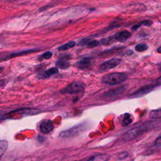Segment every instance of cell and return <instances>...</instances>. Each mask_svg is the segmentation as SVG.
Masks as SVG:
<instances>
[{"label":"cell","instance_id":"cell-19","mask_svg":"<svg viewBox=\"0 0 161 161\" xmlns=\"http://www.w3.org/2000/svg\"><path fill=\"white\" fill-rule=\"evenodd\" d=\"M135 49L137 52H144L148 49V46L145 43H139L135 46Z\"/></svg>","mask_w":161,"mask_h":161},{"label":"cell","instance_id":"cell-11","mask_svg":"<svg viewBox=\"0 0 161 161\" xmlns=\"http://www.w3.org/2000/svg\"><path fill=\"white\" fill-rule=\"evenodd\" d=\"M58 70L57 67H52L38 74V77L40 79H47L54 74H56L57 73H58Z\"/></svg>","mask_w":161,"mask_h":161},{"label":"cell","instance_id":"cell-12","mask_svg":"<svg viewBox=\"0 0 161 161\" xmlns=\"http://www.w3.org/2000/svg\"><path fill=\"white\" fill-rule=\"evenodd\" d=\"M91 64V60L90 58H84L81 61H78L76 65L77 67L83 69L87 68L89 66H90Z\"/></svg>","mask_w":161,"mask_h":161},{"label":"cell","instance_id":"cell-6","mask_svg":"<svg viewBox=\"0 0 161 161\" xmlns=\"http://www.w3.org/2000/svg\"><path fill=\"white\" fill-rule=\"evenodd\" d=\"M131 37V34L127 30H123L116 34L113 38V40L120 42H125Z\"/></svg>","mask_w":161,"mask_h":161},{"label":"cell","instance_id":"cell-2","mask_svg":"<svg viewBox=\"0 0 161 161\" xmlns=\"http://www.w3.org/2000/svg\"><path fill=\"white\" fill-rule=\"evenodd\" d=\"M149 127L150 125L148 126L146 124L134 127L123 135L122 139L125 142H129L131 140H133L142 135L146 131H147V130L149 129Z\"/></svg>","mask_w":161,"mask_h":161},{"label":"cell","instance_id":"cell-8","mask_svg":"<svg viewBox=\"0 0 161 161\" xmlns=\"http://www.w3.org/2000/svg\"><path fill=\"white\" fill-rule=\"evenodd\" d=\"M54 129V125L51 120H45L42 122L40 125V130L43 134H49Z\"/></svg>","mask_w":161,"mask_h":161},{"label":"cell","instance_id":"cell-7","mask_svg":"<svg viewBox=\"0 0 161 161\" xmlns=\"http://www.w3.org/2000/svg\"><path fill=\"white\" fill-rule=\"evenodd\" d=\"M155 87H156L154 84H151V85H147L142 87V88H140L139 90H138L137 92L134 93L132 95H131V97H134V98H137L140 96H142L145 94H147L149 92L152 91V90H154Z\"/></svg>","mask_w":161,"mask_h":161},{"label":"cell","instance_id":"cell-24","mask_svg":"<svg viewBox=\"0 0 161 161\" xmlns=\"http://www.w3.org/2000/svg\"><path fill=\"white\" fill-rule=\"evenodd\" d=\"M154 85L155 86H161V76L159 77L155 81Z\"/></svg>","mask_w":161,"mask_h":161},{"label":"cell","instance_id":"cell-4","mask_svg":"<svg viewBox=\"0 0 161 161\" xmlns=\"http://www.w3.org/2000/svg\"><path fill=\"white\" fill-rule=\"evenodd\" d=\"M85 129V126L84 124H80L72 127L69 130L62 131L60 134V137L62 138H69L77 135L81 134L82 131Z\"/></svg>","mask_w":161,"mask_h":161},{"label":"cell","instance_id":"cell-1","mask_svg":"<svg viewBox=\"0 0 161 161\" xmlns=\"http://www.w3.org/2000/svg\"><path fill=\"white\" fill-rule=\"evenodd\" d=\"M128 76L123 72H112L102 78V83L108 85H117L124 83Z\"/></svg>","mask_w":161,"mask_h":161},{"label":"cell","instance_id":"cell-17","mask_svg":"<svg viewBox=\"0 0 161 161\" xmlns=\"http://www.w3.org/2000/svg\"><path fill=\"white\" fill-rule=\"evenodd\" d=\"M56 66L59 67L60 69H66L69 67V64L67 61H65L64 59H61V60H58L56 62Z\"/></svg>","mask_w":161,"mask_h":161},{"label":"cell","instance_id":"cell-15","mask_svg":"<svg viewBox=\"0 0 161 161\" xmlns=\"http://www.w3.org/2000/svg\"><path fill=\"white\" fill-rule=\"evenodd\" d=\"M149 118L151 119H161V108L151 111L149 113Z\"/></svg>","mask_w":161,"mask_h":161},{"label":"cell","instance_id":"cell-25","mask_svg":"<svg viewBox=\"0 0 161 161\" xmlns=\"http://www.w3.org/2000/svg\"><path fill=\"white\" fill-rule=\"evenodd\" d=\"M157 52L159 54H161V46L157 49Z\"/></svg>","mask_w":161,"mask_h":161},{"label":"cell","instance_id":"cell-16","mask_svg":"<svg viewBox=\"0 0 161 161\" xmlns=\"http://www.w3.org/2000/svg\"><path fill=\"white\" fill-rule=\"evenodd\" d=\"M131 122H132V119H131V115L128 113L125 114L122 120V125L123 127H125L129 125Z\"/></svg>","mask_w":161,"mask_h":161},{"label":"cell","instance_id":"cell-20","mask_svg":"<svg viewBox=\"0 0 161 161\" xmlns=\"http://www.w3.org/2000/svg\"><path fill=\"white\" fill-rule=\"evenodd\" d=\"M52 52H46L40 55V57H39V60L42 61L43 59H49V58L52 57Z\"/></svg>","mask_w":161,"mask_h":161},{"label":"cell","instance_id":"cell-23","mask_svg":"<svg viewBox=\"0 0 161 161\" xmlns=\"http://www.w3.org/2000/svg\"><path fill=\"white\" fill-rule=\"evenodd\" d=\"M155 145L158 147H161V136L158 137L155 141Z\"/></svg>","mask_w":161,"mask_h":161},{"label":"cell","instance_id":"cell-13","mask_svg":"<svg viewBox=\"0 0 161 161\" xmlns=\"http://www.w3.org/2000/svg\"><path fill=\"white\" fill-rule=\"evenodd\" d=\"M8 146V142L6 140H0V159L6 152Z\"/></svg>","mask_w":161,"mask_h":161},{"label":"cell","instance_id":"cell-5","mask_svg":"<svg viewBox=\"0 0 161 161\" xmlns=\"http://www.w3.org/2000/svg\"><path fill=\"white\" fill-rule=\"evenodd\" d=\"M122 62V58L115 57L105 61L99 67V70L101 72H105L110 69H112L116 66H118Z\"/></svg>","mask_w":161,"mask_h":161},{"label":"cell","instance_id":"cell-3","mask_svg":"<svg viewBox=\"0 0 161 161\" xmlns=\"http://www.w3.org/2000/svg\"><path fill=\"white\" fill-rule=\"evenodd\" d=\"M84 90V86L82 82L76 81L66 86L64 88L61 90V93L63 94H76L81 93Z\"/></svg>","mask_w":161,"mask_h":161},{"label":"cell","instance_id":"cell-14","mask_svg":"<svg viewBox=\"0 0 161 161\" xmlns=\"http://www.w3.org/2000/svg\"><path fill=\"white\" fill-rule=\"evenodd\" d=\"M76 45V42L74 41H70L65 44L62 45L59 47H58V50L60 51H63V50H66L72 48L73 47H74Z\"/></svg>","mask_w":161,"mask_h":161},{"label":"cell","instance_id":"cell-22","mask_svg":"<svg viewBox=\"0 0 161 161\" xmlns=\"http://www.w3.org/2000/svg\"><path fill=\"white\" fill-rule=\"evenodd\" d=\"M127 157H128V152H123L119 155V160H123V159H126Z\"/></svg>","mask_w":161,"mask_h":161},{"label":"cell","instance_id":"cell-18","mask_svg":"<svg viewBox=\"0 0 161 161\" xmlns=\"http://www.w3.org/2000/svg\"><path fill=\"white\" fill-rule=\"evenodd\" d=\"M152 24V22L151 21H149V20H145V21H143L134 26H133L132 27H131V30H132L133 31L137 30V29H138L140 26H142L143 25H145V26H151V25Z\"/></svg>","mask_w":161,"mask_h":161},{"label":"cell","instance_id":"cell-21","mask_svg":"<svg viewBox=\"0 0 161 161\" xmlns=\"http://www.w3.org/2000/svg\"><path fill=\"white\" fill-rule=\"evenodd\" d=\"M101 44V42H98L97 40H90L87 43V46L89 47H97L99 46V45Z\"/></svg>","mask_w":161,"mask_h":161},{"label":"cell","instance_id":"cell-10","mask_svg":"<svg viewBox=\"0 0 161 161\" xmlns=\"http://www.w3.org/2000/svg\"><path fill=\"white\" fill-rule=\"evenodd\" d=\"M110 159V156L107 154H97L91 156L84 160L79 161H108Z\"/></svg>","mask_w":161,"mask_h":161},{"label":"cell","instance_id":"cell-9","mask_svg":"<svg viewBox=\"0 0 161 161\" xmlns=\"http://www.w3.org/2000/svg\"><path fill=\"white\" fill-rule=\"evenodd\" d=\"M124 91L123 87H119L116 90H111L110 91H108L107 93H105L101 95L102 99H110L113 97H115L116 96H118L121 95Z\"/></svg>","mask_w":161,"mask_h":161}]
</instances>
